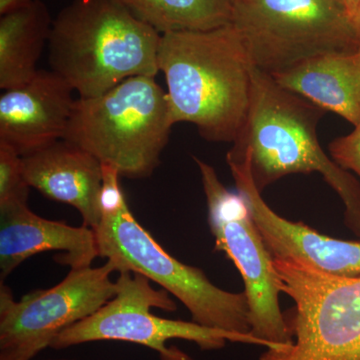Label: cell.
Segmentation results:
<instances>
[{
	"mask_svg": "<svg viewBox=\"0 0 360 360\" xmlns=\"http://www.w3.org/2000/svg\"><path fill=\"white\" fill-rule=\"evenodd\" d=\"M326 111L252 65L250 108L226 160L245 158L255 186L290 174L319 172L345 205V224L360 238V181L322 149L317 125Z\"/></svg>",
	"mask_w": 360,
	"mask_h": 360,
	"instance_id": "1",
	"label": "cell"
},
{
	"mask_svg": "<svg viewBox=\"0 0 360 360\" xmlns=\"http://www.w3.org/2000/svg\"><path fill=\"white\" fill-rule=\"evenodd\" d=\"M158 68L174 124L193 123L206 141L233 142L251 96V63L232 23L161 34Z\"/></svg>",
	"mask_w": 360,
	"mask_h": 360,
	"instance_id": "2",
	"label": "cell"
},
{
	"mask_svg": "<svg viewBox=\"0 0 360 360\" xmlns=\"http://www.w3.org/2000/svg\"><path fill=\"white\" fill-rule=\"evenodd\" d=\"M161 34L113 0H73L52 22L49 63L79 97L160 72Z\"/></svg>",
	"mask_w": 360,
	"mask_h": 360,
	"instance_id": "3",
	"label": "cell"
},
{
	"mask_svg": "<svg viewBox=\"0 0 360 360\" xmlns=\"http://www.w3.org/2000/svg\"><path fill=\"white\" fill-rule=\"evenodd\" d=\"M120 177L116 168L103 165L101 220L94 229L99 257L106 258L118 274H139L158 283L181 302L196 323L250 335V307L245 291L222 290L202 270L170 255L130 212Z\"/></svg>",
	"mask_w": 360,
	"mask_h": 360,
	"instance_id": "4",
	"label": "cell"
},
{
	"mask_svg": "<svg viewBox=\"0 0 360 360\" xmlns=\"http://www.w3.org/2000/svg\"><path fill=\"white\" fill-rule=\"evenodd\" d=\"M167 94L153 77H134L105 94L75 99L65 139L120 176L148 179L174 127Z\"/></svg>",
	"mask_w": 360,
	"mask_h": 360,
	"instance_id": "5",
	"label": "cell"
},
{
	"mask_svg": "<svg viewBox=\"0 0 360 360\" xmlns=\"http://www.w3.org/2000/svg\"><path fill=\"white\" fill-rule=\"evenodd\" d=\"M281 292L295 307L284 314L292 343L259 360H360V276H333L276 258Z\"/></svg>",
	"mask_w": 360,
	"mask_h": 360,
	"instance_id": "6",
	"label": "cell"
},
{
	"mask_svg": "<svg viewBox=\"0 0 360 360\" xmlns=\"http://www.w3.org/2000/svg\"><path fill=\"white\" fill-rule=\"evenodd\" d=\"M231 23L252 65L270 75L322 54L360 49L340 0H241L233 4Z\"/></svg>",
	"mask_w": 360,
	"mask_h": 360,
	"instance_id": "7",
	"label": "cell"
},
{
	"mask_svg": "<svg viewBox=\"0 0 360 360\" xmlns=\"http://www.w3.org/2000/svg\"><path fill=\"white\" fill-rule=\"evenodd\" d=\"M146 276L122 272L116 281L117 291L96 314L61 331L51 343L65 349L94 341L116 340L134 343L158 352L160 360H193L176 347H167L172 340L195 343L202 350H217L229 342L266 347L250 335H238L206 328L194 321L162 319L151 309L175 311L176 303L165 290H155Z\"/></svg>",
	"mask_w": 360,
	"mask_h": 360,
	"instance_id": "8",
	"label": "cell"
},
{
	"mask_svg": "<svg viewBox=\"0 0 360 360\" xmlns=\"http://www.w3.org/2000/svg\"><path fill=\"white\" fill-rule=\"evenodd\" d=\"M200 168L215 250L222 251L240 272L250 307V335L266 348L292 343L281 311V288L270 255L240 193L224 186L212 165L193 158Z\"/></svg>",
	"mask_w": 360,
	"mask_h": 360,
	"instance_id": "9",
	"label": "cell"
},
{
	"mask_svg": "<svg viewBox=\"0 0 360 360\" xmlns=\"http://www.w3.org/2000/svg\"><path fill=\"white\" fill-rule=\"evenodd\" d=\"M113 272L108 262L70 269L56 285L32 291L18 302L1 281L0 360H33L61 331L96 314L117 291Z\"/></svg>",
	"mask_w": 360,
	"mask_h": 360,
	"instance_id": "10",
	"label": "cell"
},
{
	"mask_svg": "<svg viewBox=\"0 0 360 360\" xmlns=\"http://www.w3.org/2000/svg\"><path fill=\"white\" fill-rule=\"evenodd\" d=\"M227 165L274 259L296 260L333 276H360V241L330 238L303 222L284 219L265 202L245 158Z\"/></svg>",
	"mask_w": 360,
	"mask_h": 360,
	"instance_id": "11",
	"label": "cell"
},
{
	"mask_svg": "<svg viewBox=\"0 0 360 360\" xmlns=\"http://www.w3.org/2000/svg\"><path fill=\"white\" fill-rule=\"evenodd\" d=\"M53 70H39L30 82L0 96V142L21 156L65 139L75 99Z\"/></svg>",
	"mask_w": 360,
	"mask_h": 360,
	"instance_id": "12",
	"label": "cell"
},
{
	"mask_svg": "<svg viewBox=\"0 0 360 360\" xmlns=\"http://www.w3.org/2000/svg\"><path fill=\"white\" fill-rule=\"evenodd\" d=\"M47 251H61L56 260L70 269L92 266L99 257L96 232L90 227L44 219L28 205L0 210L1 281L28 258Z\"/></svg>",
	"mask_w": 360,
	"mask_h": 360,
	"instance_id": "13",
	"label": "cell"
},
{
	"mask_svg": "<svg viewBox=\"0 0 360 360\" xmlns=\"http://www.w3.org/2000/svg\"><path fill=\"white\" fill-rule=\"evenodd\" d=\"M28 186L47 198L79 212L84 225L96 229L101 220L103 163L65 139L22 156Z\"/></svg>",
	"mask_w": 360,
	"mask_h": 360,
	"instance_id": "14",
	"label": "cell"
},
{
	"mask_svg": "<svg viewBox=\"0 0 360 360\" xmlns=\"http://www.w3.org/2000/svg\"><path fill=\"white\" fill-rule=\"evenodd\" d=\"M283 89L298 94L324 111L360 122V49L330 52L272 75Z\"/></svg>",
	"mask_w": 360,
	"mask_h": 360,
	"instance_id": "15",
	"label": "cell"
},
{
	"mask_svg": "<svg viewBox=\"0 0 360 360\" xmlns=\"http://www.w3.org/2000/svg\"><path fill=\"white\" fill-rule=\"evenodd\" d=\"M51 14L40 0L13 9L0 20V87L16 89L37 73L52 27Z\"/></svg>",
	"mask_w": 360,
	"mask_h": 360,
	"instance_id": "16",
	"label": "cell"
},
{
	"mask_svg": "<svg viewBox=\"0 0 360 360\" xmlns=\"http://www.w3.org/2000/svg\"><path fill=\"white\" fill-rule=\"evenodd\" d=\"M160 34L200 32L229 25L231 0H113Z\"/></svg>",
	"mask_w": 360,
	"mask_h": 360,
	"instance_id": "17",
	"label": "cell"
},
{
	"mask_svg": "<svg viewBox=\"0 0 360 360\" xmlns=\"http://www.w3.org/2000/svg\"><path fill=\"white\" fill-rule=\"evenodd\" d=\"M30 186L23 172L22 156L0 142V210L27 205Z\"/></svg>",
	"mask_w": 360,
	"mask_h": 360,
	"instance_id": "18",
	"label": "cell"
},
{
	"mask_svg": "<svg viewBox=\"0 0 360 360\" xmlns=\"http://www.w3.org/2000/svg\"><path fill=\"white\" fill-rule=\"evenodd\" d=\"M328 149L329 155L336 165L356 174L360 181V122L349 134L331 141Z\"/></svg>",
	"mask_w": 360,
	"mask_h": 360,
	"instance_id": "19",
	"label": "cell"
},
{
	"mask_svg": "<svg viewBox=\"0 0 360 360\" xmlns=\"http://www.w3.org/2000/svg\"><path fill=\"white\" fill-rule=\"evenodd\" d=\"M32 0H0V14L4 15L13 9L25 6Z\"/></svg>",
	"mask_w": 360,
	"mask_h": 360,
	"instance_id": "20",
	"label": "cell"
},
{
	"mask_svg": "<svg viewBox=\"0 0 360 360\" xmlns=\"http://www.w3.org/2000/svg\"><path fill=\"white\" fill-rule=\"evenodd\" d=\"M343 6L347 9L348 14L352 18V14L355 13L360 6V0H340Z\"/></svg>",
	"mask_w": 360,
	"mask_h": 360,
	"instance_id": "21",
	"label": "cell"
},
{
	"mask_svg": "<svg viewBox=\"0 0 360 360\" xmlns=\"http://www.w3.org/2000/svg\"><path fill=\"white\" fill-rule=\"evenodd\" d=\"M352 25H354L355 33H356L357 39H359L360 44V6L352 15Z\"/></svg>",
	"mask_w": 360,
	"mask_h": 360,
	"instance_id": "22",
	"label": "cell"
},
{
	"mask_svg": "<svg viewBox=\"0 0 360 360\" xmlns=\"http://www.w3.org/2000/svg\"><path fill=\"white\" fill-rule=\"evenodd\" d=\"M231 1L232 2V4H236V2L241 1V0H231Z\"/></svg>",
	"mask_w": 360,
	"mask_h": 360,
	"instance_id": "23",
	"label": "cell"
},
{
	"mask_svg": "<svg viewBox=\"0 0 360 360\" xmlns=\"http://www.w3.org/2000/svg\"><path fill=\"white\" fill-rule=\"evenodd\" d=\"M46 360H72V359H46Z\"/></svg>",
	"mask_w": 360,
	"mask_h": 360,
	"instance_id": "24",
	"label": "cell"
}]
</instances>
